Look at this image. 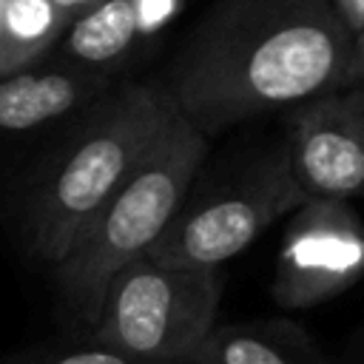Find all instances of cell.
<instances>
[{"mask_svg":"<svg viewBox=\"0 0 364 364\" xmlns=\"http://www.w3.org/2000/svg\"><path fill=\"white\" fill-rule=\"evenodd\" d=\"M347 364H364V321L358 324V330L350 338V353H347Z\"/></svg>","mask_w":364,"mask_h":364,"instance_id":"16","label":"cell"},{"mask_svg":"<svg viewBox=\"0 0 364 364\" xmlns=\"http://www.w3.org/2000/svg\"><path fill=\"white\" fill-rule=\"evenodd\" d=\"M100 3H102V0H54V6H57V9H60L71 23H74L80 14H85L88 9L100 6Z\"/></svg>","mask_w":364,"mask_h":364,"instance_id":"15","label":"cell"},{"mask_svg":"<svg viewBox=\"0 0 364 364\" xmlns=\"http://www.w3.org/2000/svg\"><path fill=\"white\" fill-rule=\"evenodd\" d=\"M114 91V74L74 63H37L0 77V136L46 128Z\"/></svg>","mask_w":364,"mask_h":364,"instance_id":"8","label":"cell"},{"mask_svg":"<svg viewBox=\"0 0 364 364\" xmlns=\"http://www.w3.org/2000/svg\"><path fill=\"white\" fill-rule=\"evenodd\" d=\"M156 85H119L88 105L26 179L17 230L31 259L51 270L125 185L171 117Z\"/></svg>","mask_w":364,"mask_h":364,"instance_id":"2","label":"cell"},{"mask_svg":"<svg viewBox=\"0 0 364 364\" xmlns=\"http://www.w3.org/2000/svg\"><path fill=\"white\" fill-rule=\"evenodd\" d=\"M304 202L282 142L250 159L236 176L188 199L148 256L171 267H222Z\"/></svg>","mask_w":364,"mask_h":364,"instance_id":"5","label":"cell"},{"mask_svg":"<svg viewBox=\"0 0 364 364\" xmlns=\"http://www.w3.org/2000/svg\"><path fill=\"white\" fill-rule=\"evenodd\" d=\"M6 364H191V361H154V358H139V355L122 353L108 344L77 338L74 344L46 347V350H37L28 355H17Z\"/></svg>","mask_w":364,"mask_h":364,"instance_id":"12","label":"cell"},{"mask_svg":"<svg viewBox=\"0 0 364 364\" xmlns=\"http://www.w3.org/2000/svg\"><path fill=\"white\" fill-rule=\"evenodd\" d=\"M193 364H347L324 353L316 338L290 318L216 324Z\"/></svg>","mask_w":364,"mask_h":364,"instance_id":"9","label":"cell"},{"mask_svg":"<svg viewBox=\"0 0 364 364\" xmlns=\"http://www.w3.org/2000/svg\"><path fill=\"white\" fill-rule=\"evenodd\" d=\"M287 114L284 148L304 196H364V85H338Z\"/></svg>","mask_w":364,"mask_h":364,"instance_id":"7","label":"cell"},{"mask_svg":"<svg viewBox=\"0 0 364 364\" xmlns=\"http://www.w3.org/2000/svg\"><path fill=\"white\" fill-rule=\"evenodd\" d=\"M205 151L208 136L188 117L171 111L142 162L51 270L57 307L74 338L91 333L111 279L145 256L182 210Z\"/></svg>","mask_w":364,"mask_h":364,"instance_id":"3","label":"cell"},{"mask_svg":"<svg viewBox=\"0 0 364 364\" xmlns=\"http://www.w3.org/2000/svg\"><path fill=\"white\" fill-rule=\"evenodd\" d=\"M219 267H171L148 253L108 284L88 341L154 361H191L216 327Z\"/></svg>","mask_w":364,"mask_h":364,"instance_id":"4","label":"cell"},{"mask_svg":"<svg viewBox=\"0 0 364 364\" xmlns=\"http://www.w3.org/2000/svg\"><path fill=\"white\" fill-rule=\"evenodd\" d=\"M145 9L148 0H102L65 28L54 51L63 63L114 74L145 23Z\"/></svg>","mask_w":364,"mask_h":364,"instance_id":"10","label":"cell"},{"mask_svg":"<svg viewBox=\"0 0 364 364\" xmlns=\"http://www.w3.org/2000/svg\"><path fill=\"white\" fill-rule=\"evenodd\" d=\"M347 85H364V28L350 43V65H347Z\"/></svg>","mask_w":364,"mask_h":364,"instance_id":"14","label":"cell"},{"mask_svg":"<svg viewBox=\"0 0 364 364\" xmlns=\"http://www.w3.org/2000/svg\"><path fill=\"white\" fill-rule=\"evenodd\" d=\"M364 279V219L347 199H307L284 228L270 293L279 307H318Z\"/></svg>","mask_w":364,"mask_h":364,"instance_id":"6","label":"cell"},{"mask_svg":"<svg viewBox=\"0 0 364 364\" xmlns=\"http://www.w3.org/2000/svg\"><path fill=\"white\" fill-rule=\"evenodd\" d=\"M191 364H193V361H191Z\"/></svg>","mask_w":364,"mask_h":364,"instance_id":"18","label":"cell"},{"mask_svg":"<svg viewBox=\"0 0 364 364\" xmlns=\"http://www.w3.org/2000/svg\"><path fill=\"white\" fill-rule=\"evenodd\" d=\"M333 0H216L156 88L205 136L347 85Z\"/></svg>","mask_w":364,"mask_h":364,"instance_id":"1","label":"cell"},{"mask_svg":"<svg viewBox=\"0 0 364 364\" xmlns=\"http://www.w3.org/2000/svg\"><path fill=\"white\" fill-rule=\"evenodd\" d=\"M71 20L54 0H6L0 20V77L37 65L57 48Z\"/></svg>","mask_w":364,"mask_h":364,"instance_id":"11","label":"cell"},{"mask_svg":"<svg viewBox=\"0 0 364 364\" xmlns=\"http://www.w3.org/2000/svg\"><path fill=\"white\" fill-rule=\"evenodd\" d=\"M333 9L350 37L364 28V0H333Z\"/></svg>","mask_w":364,"mask_h":364,"instance_id":"13","label":"cell"},{"mask_svg":"<svg viewBox=\"0 0 364 364\" xmlns=\"http://www.w3.org/2000/svg\"><path fill=\"white\" fill-rule=\"evenodd\" d=\"M3 9H6V0H0V20H3Z\"/></svg>","mask_w":364,"mask_h":364,"instance_id":"17","label":"cell"}]
</instances>
